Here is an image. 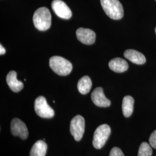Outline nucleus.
Returning a JSON list of instances; mask_svg holds the SVG:
<instances>
[{
    "instance_id": "f03ea898",
    "label": "nucleus",
    "mask_w": 156,
    "mask_h": 156,
    "mask_svg": "<svg viewBox=\"0 0 156 156\" xmlns=\"http://www.w3.org/2000/svg\"><path fill=\"white\" fill-rule=\"evenodd\" d=\"M100 1L101 6L108 16L113 20H119L123 17V6L119 0Z\"/></svg>"
},
{
    "instance_id": "4468645a",
    "label": "nucleus",
    "mask_w": 156,
    "mask_h": 156,
    "mask_svg": "<svg viewBox=\"0 0 156 156\" xmlns=\"http://www.w3.org/2000/svg\"><path fill=\"white\" fill-rule=\"evenodd\" d=\"M48 149V146L44 140H39L34 144L30 156H45Z\"/></svg>"
},
{
    "instance_id": "2eb2a0df",
    "label": "nucleus",
    "mask_w": 156,
    "mask_h": 156,
    "mask_svg": "<svg viewBox=\"0 0 156 156\" xmlns=\"http://www.w3.org/2000/svg\"><path fill=\"white\" fill-rule=\"evenodd\" d=\"M134 98L129 95L124 97L122 102V111L123 115L126 117L131 116L134 110Z\"/></svg>"
},
{
    "instance_id": "0eeeda50",
    "label": "nucleus",
    "mask_w": 156,
    "mask_h": 156,
    "mask_svg": "<svg viewBox=\"0 0 156 156\" xmlns=\"http://www.w3.org/2000/svg\"><path fill=\"white\" fill-rule=\"evenodd\" d=\"M51 8L56 15L60 18L67 20L72 17L71 10L62 0H54L51 3Z\"/></svg>"
},
{
    "instance_id": "dca6fc26",
    "label": "nucleus",
    "mask_w": 156,
    "mask_h": 156,
    "mask_svg": "<svg viewBox=\"0 0 156 156\" xmlns=\"http://www.w3.org/2000/svg\"><path fill=\"white\" fill-rule=\"evenodd\" d=\"M92 86V82L88 76H84L81 78L78 83V89L82 94H86L89 93Z\"/></svg>"
},
{
    "instance_id": "f257e3e1",
    "label": "nucleus",
    "mask_w": 156,
    "mask_h": 156,
    "mask_svg": "<svg viewBox=\"0 0 156 156\" xmlns=\"http://www.w3.org/2000/svg\"><path fill=\"white\" fill-rule=\"evenodd\" d=\"M35 27L39 31H46L50 28L51 16L49 10L46 7H41L35 12L33 16Z\"/></svg>"
},
{
    "instance_id": "f3484780",
    "label": "nucleus",
    "mask_w": 156,
    "mask_h": 156,
    "mask_svg": "<svg viewBox=\"0 0 156 156\" xmlns=\"http://www.w3.org/2000/svg\"><path fill=\"white\" fill-rule=\"evenodd\" d=\"M152 151L151 145L147 142H143L140 145L138 156H151Z\"/></svg>"
},
{
    "instance_id": "1a4fd4ad",
    "label": "nucleus",
    "mask_w": 156,
    "mask_h": 156,
    "mask_svg": "<svg viewBox=\"0 0 156 156\" xmlns=\"http://www.w3.org/2000/svg\"><path fill=\"white\" fill-rule=\"evenodd\" d=\"M76 34L78 40L83 44L92 45L95 41V33L89 28H78Z\"/></svg>"
},
{
    "instance_id": "9b49d317",
    "label": "nucleus",
    "mask_w": 156,
    "mask_h": 156,
    "mask_svg": "<svg viewBox=\"0 0 156 156\" xmlns=\"http://www.w3.org/2000/svg\"><path fill=\"white\" fill-rule=\"evenodd\" d=\"M6 82L9 88L13 92L17 93L21 91L24 87L22 82L17 79V73L15 71H11L6 76Z\"/></svg>"
},
{
    "instance_id": "6e6552de",
    "label": "nucleus",
    "mask_w": 156,
    "mask_h": 156,
    "mask_svg": "<svg viewBox=\"0 0 156 156\" xmlns=\"http://www.w3.org/2000/svg\"><path fill=\"white\" fill-rule=\"evenodd\" d=\"M11 131L13 136H19L22 140H26L28 138V131L25 123L17 118L12 120Z\"/></svg>"
},
{
    "instance_id": "aec40b11",
    "label": "nucleus",
    "mask_w": 156,
    "mask_h": 156,
    "mask_svg": "<svg viewBox=\"0 0 156 156\" xmlns=\"http://www.w3.org/2000/svg\"><path fill=\"white\" fill-rule=\"evenodd\" d=\"M6 50L5 48L2 46V45H0V55H3L5 53Z\"/></svg>"
},
{
    "instance_id": "423d86ee",
    "label": "nucleus",
    "mask_w": 156,
    "mask_h": 156,
    "mask_svg": "<svg viewBox=\"0 0 156 156\" xmlns=\"http://www.w3.org/2000/svg\"><path fill=\"white\" fill-rule=\"evenodd\" d=\"M85 129V121L80 115H76L73 118L70 124V132L76 141L82 138Z\"/></svg>"
},
{
    "instance_id": "ddd939ff",
    "label": "nucleus",
    "mask_w": 156,
    "mask_h": 156,
    "mask_svg": "<svg viewBox=\"0 0 156 156\" xmlns=\"http://www.w3.org/2000/svg\"><path fill=\"white\" fill-rule=\"evenodd\" d=\"M124 56L134 64L141 65L145 64L146 58L145 56L136 50L128 49L125 51Z\"/></svg>"
},
{
    "instance_id": "a211bd4d",
    "label": "nucleus",
    "mask_w": 156,
    "mask_h": 156,
    "mask_svg": "<svg viewBox=\"0 0 156 156\" xmlns=\"http://www.w3.org/2000/svg\"><path fill=\"white\" fill-rule=\"evenodd\" d=\"M109 156H124L123 151L117 147H114L112 149Z\"/></svg>"
},
{
    "instance_id": "7ed1b4c3",
    "label": "nucleus",
    "mask_w": 156,
    "mask_h": 156,
    "mask_svg": "<svg viewBox=\"0 0 156 156\" xmlns=\"http://www.w3.org/2000/svg\"><path fill=\"white\" fill-rule=\"evenodd\" d=\"M49 66L51 69L60 76H67L73 70L71 62L60 56L51 57L49 60Z\"/></svg>"
},
{
    "instance_id": "9d476101",
    "label": "nucleus",
    "mask_w": 156,
    "mask_h": 156,
    "mask_svg": "<svg viewBox=\"0 0 156 156\" xmlns=\"http://www.w3.org/2000/svg\"><path fill=\"white\" fill-rule=\"evenodd\" d=\"M91 100L96 106L99 107H108L111 104V101L108 100L104 93L102 87H97L91 93Z\"/></svg>"
},
{
    "instance_id": "39448f33",
    "label": "nucleus",
    "mask_w": 156,
    "mask_h": 156,
    "mask_svg": "<svg viewBox=\"0 0 156 156\" xmlns=\"http://www.w3.org/2000/svg\"><path fill=\"white\" fill-rule=\"evenodd\" d=\"M34 109L39 117L50 119L55 116L54 110L47 103L44 97L39 96L34 102Z\"/></svg>"
},
{
    "instance_id": "f8f14e48",
    "label": "nucleus",
    "mask_w": 156,
    "mask_h": 156,
    "mask_svg": "<svg viewBox=\"0 0 156 156\" xmlns=\"http://www.w3.org/2000/svg\"><path fill=\"white\" fill-rule=\"evenodd\" d=\"M109 67L113 71L117 73H122L128 69L127 62L120 57H116L109 62Z\"/></svg>"
},
{
    "instance_id": "6ab92c4d",
    "label": "nucleus",
    "mask_w": 156,
    "mask_h": 156,
    "mask_svg": "<svg viewBox=\"0 0 156 156\" xmlns=\"http://www.w3.org/2000/svg\"><path fill=\"white\" fill-rule=\"evenodd\" d=\"M149 144L152 147L156 149V130L151 134L149 138Z\"/></svg>"
},
{
    "instance_id": "412c9836",
    "label": "nucleus",
    "mask_w": 156,
    "mask_h": 156,
    "mask_svg": "<svg viewBox=\"0 0 156 156\" xmlns=\"http://www.w3.org/2000/svg\"><path fill=\"white\" fill-rule=\"evenodd\" d=\"M155 32H156V28H155Z\"/></svg>"
},
{
    "instance_id": "20e7f679",
    "label": "nucleus",
    "mask_w": 156,
    "mask_h": 156,
    "mask_svg": "<svg viewBox=\"0 0 156 156\" xmlns=\"http://www.w3.org/2000/svg\"><path fill=\"white\" fill-rule=\"evenodd\" d=\"M111 133L110 127L107 124H102L95 131L93 145L95 149H101L108 140Z\"/></svg>"
},
{
    "instance_id": "4be33fe9",
    "label": "nucleus",
    "mask_w": 156,
    "mask_h": 156,
    "mask_svg": "<svg viewBox=\"0 0 156 156\" xmlns=\"http://www.w3.org/2000/svg\"></svg>"
}]
</instances>
